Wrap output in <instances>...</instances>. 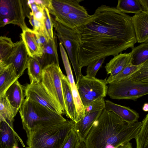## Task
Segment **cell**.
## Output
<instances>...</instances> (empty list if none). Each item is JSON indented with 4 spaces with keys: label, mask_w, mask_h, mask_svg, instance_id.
I'll return each instance as SVG.
<instances>
[{
    "label": "cell",
    "mask_w": 148,
    "mask_h": 148,
    "mask_svg": "<svg viewBox=\"0 0 148 148\" xmlns=\"http://www.w3.org/2000/svg\"><path fill=\"white\" fill-rule=\"evenodd\" d=\"M106 109L114 113L123 121L132 124L138 121L139 114L130 108L115 103L108 100H104Z\"/></svg>",
    "instance_id": "15"
},
{
    "label": "cell",
    "mask_w": 148,
    "mask_h": 148,
    "mask_svg": "<svg viewBox=\"0 0 148 148\" xmlns=\"http://www.w3.org/2000/svg\"><path fill=\"white\" fill-rule=\"evenodd\" d=\"M74 124L72 120H67L36 129L27 137V145L30 148H61Z\"/></svg>",
    "instance_id": "3"
},
{
    "label": "cell",
    "mask_w": 148,
    "mask_h": 148,
    "mask_svg": "<svg viewBox=\"0 0 148 148\" xmlns=\"http://www.w3.org/2000/svg\"><path fill=\"white\" fill-rule=\"evenodd\" d=\"M118 148H133V147L132 144L129 142L120 146Z\"/></svg>",
    "instance_id": "39"
},
{
    "label": "cell",
    "mask_w": 148,
    "mask_h": 148,
    "mask_svg": "<svg viewBox=\"0 0 148 148\" xmlns=\"http://www.w3.org/2000/svg\"><path fill=\"white\" fill-rule=\"evenodd\" d=\"M19 77L12 64L0 61V97L4 96L8 88Z\"/></svg>",
    "instance_id": "17"
},
{
    "label": "cell",
    "mask_w": 148,
    "mask_h": 148,
    "mask_svg": "<svg viewBox=\"0 0 148 148\" xmlns=\"http://www.w3.org/2000/svg\"><path fill=\"white\" fill-rule=\"evenodd\" d=\"M57 39L56 35L55 33L54 34L53 39L49 40L42 49V58L38 59L43 68L46 66L53 63L59 64Z\"/></svg>",
    "instance_id": "23"
},
{
    "label": "cell",
    "mask_w": 148,
    "mask_h": 148,
    "mask_svg": "<svg viewBox=\"0 0 148 148\" xmlns=\"http://www.w3.org/2000/svg\"><path fill=\"white\" fill-rule=\"evenodd\" d=\"M124 80L137 83L148 82V61L143 63L141 68L132 75Z\"/></svg>",
    "instance_id": "31"
},
{
    "label": "cell",
    "mask_w": 148,
    "mask_h": 148,
    "mask_svg": "<svg viewBox=\"0 0 148 148\" xmlns=\"http://www.w3.org/2000/svg\"><path fill=\"white\" fill-rule=\"evenodd\" d=\"M21 36L29 56L41 59L42 50L37 42L34 31L28 28L22 31Z\"/></svg>",
    "instance_id": "20"
},
{
    "label": "cell",
    "mask_w": 148,
    "mask_h": 148,
    "mask_svg": "<svg viewBox=\"0 0 148 148\" xmlns=\"http://www.w3.org/2000/svg\"><path fill=\"white\" fill-rule=\"evenodd\" d=\"M106 58L97 60L87 66L86 76L90 77H95L97 73L104 62Z\"/></svg>",
    "instance_id": "33"
},
{
    "label": "cell",
    "mask_w": 148,
    "mask_h": 148,
    "mask_svg": "<svg viewBox=\"0 0 148 148\" xmlns=\"http://www.w3.org/2000/svg\"><path fill=\"white\" fill-rule=\"evenodd\" d=\"M82 0H49L47 8L50 14L57 17L86 9L79 4Z\"/></svg>",
    "instance_id": "13"
},
{
    "label": "cell",
    "mask_w": 148,
    "mask_h": 148,
    "mask_svg": "<svg viewBox=\"0 0 148 148\" xmlns=\"http://www.w3.org/2000/svg\"><path fill=\"white\" fill-rule=\"evenodd\" d=\"M16 115L5 96L0 97V121L3 120L14 121Z\"/></svg>",
    "instance_id": "30"
},
{
    "label": "cell",
    "mask_w": 148,
    "mask_h": 148,
    "mask_svg": "<svg viewBox=\"0 0 148 148\" xmlns=\"http://www.w3.org/2000/svg\"><path fill=\"white\" fill-rule=\"evenodd\" d=\"M56 34L65 48L71 60L75 75L76 82L82 77L78 63V53L80 45L79 34L76 28H72L56 21L52 17Z\"/></svg>",
    "instance_id": "5"
},
{
    "label": "cell",
    "mask_w": 148,
    "mask_h": 148,
    "mask_svg": "<svg viewBox=\"0 0 148 148\" xmlns=\"http://www.w3.org/2000/svg\"><path fill=\"white\" fill-rule=\"evenodd\" d=\"M14 121L3 120L0 121V148H13L18 146L19 141L25 145L14 129Z\"/></svg>",
    "instance_id": "12"
},
{
    "label": "cell",
    "mask_w": 148,
    "mask_h": 148,
    "mask_svg": "<svg viewBox=\"0 0 148 148\" xmlns=\"http://www.w3.org/2000/svg\"><path fill=\"white\" fill-rule=\"evenodd\" d=\"M19 110L23 128L27 137L36 129L67 120L62 115L27 98Z\"/></svg>",
    "instance_id": "4"
},
{
    "label": "cell",
    "mask_w": 148,
    "mask_h": 148,
    "mask_svg": "<svg viewBox=\"0 0 148 148\" xmlns=\"http://www.w3.org/2000/svg\"><path fill=\"white\" fill-rule=\"evenodd\" d=\"M106 79L107 78L99 79L83 75L76 82L79 95L85 107L94 101L106 96L108 88Z\"/></svg>",
    "instance_id": "8"
},
{
    "label": "cell",
    "mask_w": 148,
    "mask_h": 148,
    "mask_svg": "<svg viewBox=\"0 0 148 148\" xmlns=\"http://www.w3.org/2000/svg\"><path fill=\"white\" fill-rule=\"evenodd\" d=\"M102 110L92 113H85L84 115L79 121L76 123H75L74 129L80 140L84 142L93 123L98 118Z\"/></svg>",
    "instance_id": "19"
},
{
    "label": "cell",
    "mask_w": 148,
    "mask_h": 148,
    "mask_svg": "<svg viewBox=\"0 0 148 148\" xmlns=\"http://www.w3.org/2000/svg\"><path fill=\"white\" fill-rule=\"evenodd\" d=\"M14 47L11 39L0 36V61L5 62L11 54Z\"/></svg>",
    "instance_id": "29"
},
{
    "label": "cell",
    "mask_w": 148,
    "mask_h": 148,
    "mask_svg": "<svg viewBox=\"0 0 148 148\" xmlns=\"http://www.w3.org/2000/svg\"><path fill=\"white\" fill-rule=\"evenodd\" d=\"M13 148H19L18 147V146H14V147H13Z\"/></svg>",
    "instance_id": "42"
},
{
    "label": "cell",
    "mask_w": 148,
    "mask_h": 148,
    "mask_svg": "<svg viewBox=\"0 0 148 148\" xmlns=\"http://www.w3.org/2000/svg\"><path fill=\"white\" fill-rule=\"evenodd\" d=\"M132 49V64L138 66L148 61V42L142 43Z\"/></svg>",
    "instance_id": "24"
},
{
    "label": "cell",
    "mask_w": 148,
    "mask_h": 148,
    "mask_svg": "<svg viewBox=\"0 0 148 148\" xmlns=\"http://www.w3.org/2000/svg\"><path fill=\"white\" fill-rule=\"evenodd\" d=\"M143 64L135 66L130 64L116 75L112 76H109L106 79L107 84L116 83L125 79L140 68Z\"/></svg>",
    "instance_id": "27"
},
{
    "label": "cell",
    "mask_w": 148,
    "mask_h": 148,
    "mask_svg": "<svg viewBox=\"0 0 148 148\" xmlns=\"http://www.w3.org/2000/svg\"><path fill=\"white\" fill-rule=\"evenodd\" d=\"M131 20L137 42H148V12L135 14Z\"/></svg>",
    "instance_id": "14"
},
{
    "label": "cell",
    "mask_w": 148,
    "mask_h": 148,
    "mask_svg": "<svg viewBox=\"0 0 148 148\" xmlns=\"http://www.w3.org/2000/svg\"><path fill=\"white\" fill-rule=\"evenodd\" d=\"M143 11L148 12V0H138Z\"/></svg>",
    "instance_id": "38"
},
{
    "label": "cell",
    "mask_w": 148,
    "mask_h": 148,
    "mask_svg": "<svg viewBox=\"0 0 148 148\" xmlns=\"http://www.w3.org/2000/svg\"><path fill=\"white\" fill-rule=\"evenodd\" d=\"M24 93L26 98L60 114H63L62 112L56 104L40 82H33L27 84L24 88Z\"/></svg>",
    "instance_id": "10"
},
{
    "label": "cell",
    "mask_w": 148,
    "mask_h": 148,
    "mask_svg": "<svg viewBox=\"0 0 148 148\" xmlns=\"http://www.w3.org/2000/svg\"><path fill=\"white\" fill-rule=\"evenodd\" d=\"M29 58L28 53L22 40L14 43L13 49L5 62L12 64L18 75L20 77L27 69Z\"/></svg>",
    "instance_id": "11"
},
{
    "label": "cell",
    "mask_w": 148,
    "mask_h": 148,
    "mask_svg": "<svg viewBox=\"0 0 148 148\" xmlns=\"http://www.w3.org/2000/svg\"><path fill=\"white\" fill-rule=\"evenodd\" d=\"M28 0H0V28L12 24L22 31L27 29L25 22L31 12Z\"/></svg>",
    "instance_id": "6"
},
{
    "label": "cell",
    "mask_w": 148,
    "mask_h": 148,
    "mask_svg": "<svg viewBox=\"0 0 148 148\" xmlns=\"http://www.w3.org/2000/svg\"><path fill=\"white\" fill-rule=\"evenodd\" d=\"M64 100L66 116L75 123L78 121L75 106L70 88L69 82L66 75H63L62 79Z\"/></svg>",
    "instance_id": "21"
},
{
    "label": "cell",
    "mask_w": 148,
    "mask_h": 148,
    "mask_svg": "<svg viewBox=\"0 0 148 148\" xmlns=\"http://www.w3.org/2000/svg\"><path fill=\"white\" fill-rule=\"evenodd\" d=\"M106 108L104 98L97 99L85 107V113H92L103 110Z\"/></svg>",
    "instance_id": "34"
},
{
    "label": "cell",
    "mask_w": 148,
    "mask_h": 148,
    "mask_svg": "<svg viewBox=\"0 0 148 148\" xmlns=\"http://www.w3.org/2000/svg\"><path fill=\"white\" fill-rule=\"evenodd\" d=\"M80 141L77 134L73 128L68 134L61 148H77Z\"/></svg>",
    "instance_id": "32"
},
{
    "label": "cell",
    "mask_w": 148,
    "mask_h": 148,
    "mask_svg": "<svg viewBox=\"0 0 148 148\" xmlns=\"http://www.w3.org/2000/svg\"><path fill=\"white\" fill-rule=\"evenodd\" d=\"M141 128L135 139L136 148H148V114L142 121Z\"/></svg>",
    "instance_id": "28"
},
{
    "label": "cell",
    "mask_w": 148,
    "mask_h": 148,
    "mask_svg": "<svg viewBox=\"0 0 148 148\" xmlns=\"http://www.w3.org/2000/svg\"><path fill=\"white\" fill-rule=\"evenodd\" d=\"M131 53H122L114 56L104 67L107 75L114 76L131 64Z\"/></svg>",
    "instance_id": "22"
},
{
    "label": "cell",
    "mask_w": 148,
    "mask_h": 148,
    "mask_svg": "<svg viewBox=\"0 0 148 148\" xmlns=\"http://www.w3.org/2000/svg\"><path fill=\"white\" fill-rule=\"evenodd\" d=\"M63 75L59 64L53 63L43 68L40 82L57 106L65 114L62 83Z\"/></svg>",
    "instance_id": "7"
},
{
    "label": "cell",
    "mask_w": 148,
    "mask_h": 148,
    "mask_svg": "<svg viewBox=\"0 0 148 148\" xmlns=\"http://www.w3.org/2000/svg\"><path fill=\"white\" fill-rule=\"evenodd\" d=\"M109 84L107 94L113 99L136 101L148 94V82L124 80Z\"/></svg>",
    "instance_id": "9"
},
{
    "label": "cell",
    "mask_w": 148,
    "mask_h": 148,
    "mask_svg": "<svg viewBox=\"0 0 148 148\" xmlns=\"http://www.w3.org/2000/svg\"><path fill=\"white\" fill-rule=\"evenodd\" d=\"M26 148H30L29 147H26Z\"/></svg>",
    "instance_id": "43"
},
{
    "label": "cell",
    "mask_w": 148,
    "mask_h": 148,
    "mask_svg": "<svg viewBox=\"0 0 148 148\" xmlns=\"http://www.w3.org/2000/svg\"><path fill=\"white\" fill-rule=\"evenodd\" d=\"M23 87L18 80L14 82L6 91L4 96L16 115L24 100Z\"/></svg>",
    "instance_id": "16"
},
{
    "label": "cell",
    "mask_w": 148,
    "mask_h": 148,
    "mask_svg": "<svg viewBox=\"0 0 148 148\" xmlns=\"http://www.w3.org/2000/svg\"><path fill=\"white\" fill-rule=\"evenodd\" d=\"M77 148H86L84 142L81 140Z\"/></svg>",
    "instance_id": "41"
},
{
    "label": "cell",
    "mask_w": 148,
    "mask_h": 148,
    "mask_svg": "<svg viewBox=\"0 0 148 148\" xmlns=\"http://www.w3.org/2000/svg\"><path fill=\"white\" fill-rule=\"evenodd\" d=\"M142 109L145 112L148 111V103H145L142 108Z\"/></svg>",
    "instance_id": "40"
},
{
    "label": "cell",
    "mask_w": 148,
    "mask_h": 148,
    "mask_svg": "<svg viewBox=\"0 0 148 148\" xmlns=\"http://www.w3.org/2000/svg\"><path fill=\"white\" fill-rule=\"evenodd\" d=\"M116 8L124 13H139L143 11L138 0H119Z\"/></svg>",
    "instance_id": "26"
},
{
    "label": "cell",
    "mask_w": 148,
    "mask_h": 148,
    "mask_svg": "<svg viewBox=\"0 0 148 148\" xmlns=\"http://www.w3.org/2000/svg\"><path fill=\"white\" fill-rule=\"evenodd\" d=\"M76 28L80 38L78 59L81 69L132 48L137 42L131 17L105 5L96 10L86 24Z\"/></svg>",
    "instance_id": "1"
},
{
    "label": "cell",
    "mask_w": 148,
    "mask_h": 148,
    "mask_svg": "<svg viewBox=\"0 0 148 148\" xmlns=\"http://www.w3.org/2000/svg\"><path fill=\"white\" fill-rule=\"evenodd\" d=\"M27 69L30 83L40 82L43 68L38 59L29 56Z\"/></svg>",
    "instance_id": "25"
},
{
    "label": "cell",
    "mask_w": 148,
    "mask_h": 148,
    "mask_svg": "<svg viewBox=\"0 0 148 148\" xmlns=\"http://www.w3.org/2000/svg\"><path fill=\"white\" fill-rule=\"evenodd\" d=\"M28 18L30 24L33 27V30L39 33L44 34L49 40L45 32L44 25L40 22L34 19L33 15L29 14Z\"/></svg>",
    "instance_id": "36"
},
{
    "label": "cell",
    "mask_w": 148,
    "mask_h": 148,
    "mask_svg": "<svg viewBox=\"0 0 148 148\" xmlns=\"http://www.w3.org/2000/svg\"><path fill=\"white\" fill-rule=\"evenodd\" d=\"M86 10L71 12L66 15L55 17V20L72 28H76L86 24L90 19Z\"/></svg>",
    "instance_id": "18"
},
{
    "label": "cell",
    "mask_w": 148,
    "mask_h": 148,
    "mask_svg": "<svg viewBox=\"0 0 148 148\" xmlns=\"http://www.w3.org/2000/svg\"><path fill=\"white\" fill-rule=\"evenodd\" d=\"M30 14L33 15L34 19L40 22L44 25L45 18L44 9H41L33 14Z\"/></svg>",
    "instance_id": "37"
},
{
    "label": "cell",
    "mask_w": 148,
    "mask_h": 148,
    "mask_svg": "<svg viewBox=\"0 0 148 148\" xmlns=\"http://www.w3.org/2000/svg\"><path fill=\"white\" fill-rule=\"evenodd\" d=\"M142 121L129 124L105 108L95 121L84 143L86 148H118L135 138Z\"/></svg>",
    "instance_id": "2"
},
{
    "label": "cell",
    "mask_w": 148,
    "mask_h": 148,
    "mask_svg": "<svg viewBox=\"0 0 148 148\" xmlns=\"http://www.w3.org/2000/svg\"><path fill=\"white\" fill-rule=\"evenodd\" d=\"M44 12L45 16L44 23L45 29L49 40H52L53 38L54 33L53 32V24L52 17L47 8H45Z\"/></svg>",
    "instance_id": "35"
}]
</instances>
